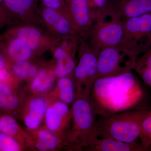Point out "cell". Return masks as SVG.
Instances as JSON below:
<instances>
[{
  "label": "cell",
  "instance_id": "603a6c76",
  "mask_svg": "<svg viewBox=\"0 0 151 151\" xmlns=\"http://www.w3.org/2000/svg\"><path fill=\"white\" fill-rule=\"evenodd\" d=\"M20 105L19 98L6 83L0 81V108L14 111Z\"/></svg>",
  "mask_w": 151,
  "mask_h": 151
},
{
  "label": "cell",
  "instance_id": "44dd1931",
  "mask_svg": "<svg viewBox=\"0 0 151 151\" xmlns=\"http://www.w3.org/2000/svg\"><path fill=\"white\" fill-rule=\"evenodd\" d=\"M0 132L15 138L27 146L28 133L21 129L12 116L4 115L0 117Z\"/></svg>",
  "mask_w": 151,
  "mask_h": 151
},
{
  "label": "cell",
  "instance_id": "7c38bea8",
  "mask_svg": "<svg viewBox=\"0 0 151 151\" xmlns=\"http://www.w3.org/2000/svg\"><path fill=\"white\" fill-rule=\"evenodd\" d=\"M68 105L59 100L49 104L44 119L47 129L67 142L71 124L70 109Z\"/></svg>",
  "mask_w": 151,
  "mask_h": 151
},
{
  "label": "cell",
  "instance_id": "2e32d148",
  "mask_svg": "<svg viewBox=\"0 0 151 151\" xmlns=\"http://www.w3.org/2000/svg\"><path fill=\"white\" fill-rule=\"evenodd\" d=\"M111 7L121 19L151 13V0H112Z\"/></svg>",
  "mask_w": 151,
  "mask_h": 151
},
{
  "label": "cell",
  "instance_id": "8992f818",
  "mask_svg": "<svg viewBox=\"0 0 151 151\" xmlns=\"http://www.w3.org/2000/svg\"><path fill=\"white\" fill-rule=\"evenodd\" d=\"M138 58L122 46L101 49L98 56L96 79L116 76L132 70Z\"/></svg>",
  "mask_w": 151,
  "mask_h": 151
},
{
  "label": "cell",
  "instance_id": "4dcf8cb0",
  "mask_svg": "<svg viewBox=\"0 0 151 151\" xmlns=\"http://www.w3.org/2000/svg\"><path fill=\"white\" fill-rule=\"evenodd\" d=\"M4 1V0H0V3H3Z\"/></svg>",
  "mask_w": 151,
  "mask_h": 151
},
{
  "label": "cell",
  "instance_id": "cb8c5ba5",
  "mask_svg": "<svg viewBox=\"0 0 151 151\" xmlns=\"http://www.w3.org/2000/svg\"><path fill=\"white\" fill-rule=\"evenodd\" d=\"M24 145L11 136L0 132V151H19Z\"/></svg>",
  "mask_w": 151,
  "mask_h": 151
},
{
  "label": "cell",
  "instance_id": "ac0fdd59",
  "mask_svg": "<svg viewBox=\"0 0 151 151\" xmlns=\"http://www.w3.org/2000/svg\"><path fill=\"white\" fill-rule=\"evenodd\" d=\"M85 150L89 151H147L141 144L136 142H126L109 138H98L93 145Z\"/></svg>",
  "mask_w": 151,
  "mask_h": 151
},
{
  "label": "cell",
  "instance_id": "6da1fadb",
  "mask_svg": "<svg viewBox=\"0 0 151 151\" xmlns=\"http://www.w3.org/2000/svg\"><path fill=\"white\" fill-rule=\"evenodd\" d=\"M132 70L95 80L89 97L97 115L109 116L132 110L142 101L145 93Z\"/></svg>",
  "mask_w": 151,
  "mask_h": 151
},
{
  "label": "cell",
  "instance_id": "d6986e66",
  "mask_svg": "<svg viewBox=\"0 0 151 151\" xmlns=\"http://www.w3.org/2000/svg\"><path fill=\"white\" fill-rule=\"evenodd\" d=\"M55 77L53 67L45 65L37 75L31 80L30 89L36 94L46 93L54 86Z\"/></svg>",
  "mask_w": 151,
  "mask_h": 151
},
{
  "label": "cell",
  "instance_id": "3957f363",
  "mask_svg": "<svg viewBox=\"0 0 151 151\" xmlns=\"http://www.w3.org/2000/svg\"><path fill=\"white\" fill-rule=\"evenodd\" d=\"M151 108L132 109L102 116L97 120L98 138H109L128 143L136 142L139 137L141 122Z\"/></svg>",
  "mask_w": 151,
  "mask_h": 151
},
{
  "label": "cell",
  "instance_id": "f546056e",
  "mask_svg": "<svg viewBox=\"0 0 151 151\" xmlns=\"http://www.w3.org/2000/svg\"><path fill=\"white\" fill-rule=\"evenodd\" d=\"M11 63L2 51L0 50V71L4 68L9 66Z\"/></svg>",
  "mask_w": 151,
  "mask_h": 151
},
{
  "label": "cell",
  "instance_id": "4316f807",
  "mask_svg": "<svg viewBox=\"0 0 151 151\" xmlns=\"http://www.w3.org/2000/svg\"><path fill=\"white\" fill-rule=\"evenodd\" d=\"M142 68H151V48L138 58L134 69Z\"/></svg>",
  "mask_w": 151,
  "mask_h": 151
},
{
  "label": "cell",
  "instance_id": "7a4b0ae2",
  "mask_svg": "<svg viewBox=\"0 0 151 151\" xmlns=\"http://www.w3.org/2000/svg\"><path fill=\"white\" fill-rule=\"evenodd\" d=\"M71 124L67 136L70 150H81L98 140L97 114L89 94H77L71 104Z\"/></svg>",
  "mask_w": 151,
  "mask_h": 151
},
{
  "label": "cell",
  "instance_id": "83f0119b",
  "mask_svg": "<svg viewBox=\"0 0 151 151\" xmlns=\"http://www.w3.org/2000/svg\"><path fill=\"white\" fill-rule=\"evenodd\" d=\"M41 5L50 8L63 12L65 7V0H38Z\"/></svg>",
  "mask_w": 151,
  "mask_h": 151
},
{
  "label": "cell",
  "instance_id": "9c48e42d",
  "mask_svg": "<svg viewBox=\"0 0 151 151\" xmlns=\"http://www.w3.org/2000/svg\"><path fill=\"white\" fill-rule=\"evenodd\" d=\"M79 41L75 37L58 39L51 52L55 61L53 70L58 78L73 75L76 62Z\"/></svg>",
  "mask_w": 151,
  "mask_h": 151
},
{
  "label": "cell",
  "instance_id": "f1b7e54d",
  "mask_svg": "<svg viewBox=\"0 0 151 151\" xmlns=\"http://www.w3.org/2000/svg\"><path fill=\"white\" fill-rule=\"evenodd\" d=\"M134 69L142 81L151 88V68H142Z\"/></svg>",
  "mask_w": 151,
  "mask_h": 151
},
{
  "label": "cell",
  "instance_id": "9a60e30c",
  "mask_svg": "<svg viewBox=\"0 0 151 151\" xmlns=\"http://www.w3.org/2000/svg\"><path fill=\"white\" fill-rule=\"evenodd\" d=\"M28 133L27 146L42 151H53L62 147L70 149L67 141L45 128H40Z\"/></svg>",
  "mask_w": 151,
  "mask_h": 151
},
{
  "label": "cell",
  "instance_id": "1f68e13d",
  "mask_svg": "<svg viewBox=\"0 0 151 151\" xmlns=\"http://www.w3.org/2000/svg\"><path fill=\"white\" fill-rule=\"evenodd\" d=\"M1 35H0V45H1ZM0 50H1V47H0Z\"/></svg>",
  "mask_w": 151,
  "mask_h": 151
},
{
  "label": "cell",
  "instance_id": "ffe728a7",
  "mask_svg": "<svg viewBox=\"0 0 151 151\" xmlns=\"http://www.w3.org/2000/svg\"><path fill=\"white\" fill-rule=\"evenodd\" d=\"M35 60H27L11 63L10 66L13 77L19 80H31L45 65H39Z\"/></svg>",
  "mask_w": 151,
  "mask_h": 151
},
{
  "label": "cell",
  "instance_id": "30bf717a",
  "mask_svg": "<svg viewBox=\"0 0 151 151\" xmlns=\"http://www.w3.org/2000/svg\"><path fill=\"white\" fill-rule=\"evenodd\" d=\"M63 13L80 41L88 40L94 19L87 0H65Z\"/></svg>",
  "mask_w": 151,
  "mask_h": 151
},
{
  "label": "cell",
  "instance_id": "7402d4cb",
  "mask_svg": "<svg viewBox=\"0 0 151 151\" xmlns=\"http://www.w3.org/2000/svg\"><path fill=\"white\" fill-rule=\"evenodd\" d=\"M72 75L58 78L57 83L58 100L68 105L72 104L76 96V90Z\"/></svg>",
  "mask_w": 151,
  "mask_h": 151
},
{
  "label": "cell",
  "instance_id": "4fadbf2b",
  "mask_svg": "<svg viewBox=\"0 0 151 151\" xmlns=\"http://www.w3.org/2000/svg\"><path fill=\"white\" fill-rule=\"evenodd\" d=\"M38 0H4L3 4L17 22L45 29L38 13Z\"/></svg>",
  "mask_w": 151,
  "mask_h": 151
},
{
  "label": "cell",
  "instance_id": "5bb4252c",
  "mask_svg": "<svg viewBox=\"0 0 151 151\" xmlns=\"http://www.w3.org/2000/svg\"><path fill=\"white\" fill-rule=\"evenodd\" d=\"M1 50L11 63L35 60L39 56L20 39L1 35Z\"/></svg>",
  "mask_w": 151,
  "mask_h": 151
},
{
  "label": "cell",
  "instance_id": "484cf974",
  "mask_svg": "<svg viewBox=\"0 0 151 151\" xmlns=\"http://www.w3.org/2000/svg\"><path fill=\"white\" fill-rule=\"evenodd\" d=\"M17 22L3 3H0V30Z\"/></svg>",
  "mask_w": 151,
  "mask_h": 151
},
{
  "label": "cell",
  "instance_id": "d4e9b609",
  "mask_svg": "<svg viewBox=\"0 0 151 151\" xmlns=\"http://www.w3.org/2000/svg\"><path fill=\"white\" fill-rule=\"evenodd\" d=\"M94 21L103 11L109 7L112 0H87Z\"/></svg>",
  "mask_w": 151,
  "mask_h": 151
},
{
  "label": "cell",
  "instance_id": "52a82bcc",
  "mask_svg": "<svg viewBox=\"0 0 151 151\" xmlns=\"http://www.w3.org/2000/svg\"><path fill=\"white\" fill-rule=\"evenodd\" d=\"M125 35L121 46L139 56L151 48V13L124 20Z\"/></svg>",
  "mask_w": 151,
  "mask_h": 151
},
{
  "label": "cell",
  "instance_id": "e0dca14e",
  "mask_svg": "<svg viewBox=\"0 0 151 151\" xmlns=\"http://www.w3.org/2000/svg\"><path fill=\"white\" fill-rule=\"evenodd\" d=\"M49 103L43 97H35L28 101L23 112L24 123L29 131L40 128L44 121Z\"/></svg>",
  "mask_w": 151,
  "mask_h": 151
},
{
  "label": "cell",
  "instance_id": "5b68a950",
  "mask_svg": "<svg viewBox=\"0 0 151 151\" xmlns=\"http://www.w3.org/2000/svg\"><path fill=\"white\" fill-rule=\"evenodd\" d=\"M100 50L92 46L88 40H81L79 42L78 62L72 75L76 95L90 94L92 84L97 78Z\"/></svg>",
  "mask_w": 151,
  "mask_h": 151
},
{
  "label": "cell",
  "instance_id": "277c9868",
  "mask_svg": "<svg viewBox=\"0 0 151 151\" xmlns=\"http://www.w3.org/2000/svg\"><path fill=\"white\" fill-rule=\"evenodd\" d=\"M125 35L124 20L110 6L95 19L88 41L97 49L108 47L120 46Z\"/></svg>",
  "mask_w": 151,
  "mask_h": 151
},
{
  "label": "cell",
  "instance_id": "ba28073f",
  "mask_svg": "<svg viewBox=\"0 0 151 151\" xmlns=\"http://www.w3.org/2000/svg\"><path fill=\"white\" fill-rule=\"evenodd\" d=\"M3 35L23 40L39 57L51 51L58 39L43 28L21 22L9 26Z\"/></svg>",
  "mask_w": 151,
  "mask_h": 151
},
{
  "label": "cell",
  "instance_id": "8fae6325",
  "mask_svg": "<svg viewBox=\"0 0 151 151\" xmlns=\"http://www.w3.org/2000/svg\"><path fill=\"white\" fill-rule=\"evenodd\" d=\"M38 10L45 29L52 35L58 39L73 37L80 41L63 12L42 5L38 6Z\"/></svg>",
  "mask_w": 151,
  "mask_h": 151
}]
</instances>
